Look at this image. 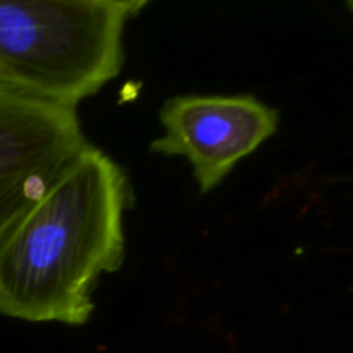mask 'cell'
<instances>
[{"instance_id":"cell-1","label":"cell","mask_w":353,"mask_h":353,"mask_svg":"<svg viewBox=\"0 0 353 353\" xmlns=\"http://www.w3.org/2000/svg\"><path fill=\"white\" fill-rule=\"evenodd\" d=\"M126 172L86 145L0 241V314L28 323L83 326L100 276L124 261Z\"/></svg>"},{"instance_id":"cell-2","label":"cell","mask_w":353,"mask_h":353,"mask_svg":"<svg viewBox=\"0 0 353 353\" xmlns=\"http://www.w3.org/2000/svg\"><path fill=\"white\" fill-rule=\"evenodd\" d=\"M126 19L109 0H0V85L78 107L123 69Z\"/></svg>"},{"instance_id":"cell-3","label":"cell","mask_w":353,"mask_h":353,"mask_svg":"<svg viewBox=\"0 0 353 353\" xmlns=\"http://www.w3.org/2000/svg\"><path fill=\"white\" fill-rule=\"evenodd\" d=\"M86 145L76 107L0 85V241Z\"/></svg>"},{"instance_id":"cell-4","label":"cell","mask_w":353,"mask_h":353,"mask_svg":"<svg viewBox=\"0 0 353 353\" xmlns=\"http://www.w3.org/2000/svg\"><path fill=\"white\" fill-rule=\"evenodd\" d=\"M161 124L164 134L150 150L188 159L200 192L209 193L274 137L279 114L254 95H179L164 102Z\"/></svg>"},{"instance_id":"cell-5","label":"cell","mask_w":353,"mask_h":353,"mask_svg":"<svg viewBox=\"0 0 353 353\" xmlns=\"http://www.w3.org/2000/svg\"><path fill=\"white\" fill-rule=\"evenodd\" d=\"M109 2L119 6L124 12L128 14V17L133 16V14H138L145 6L152 2V0H109Z\"/></svg>"},{"instance_id":"cell-6","label":"cell","mask_w":353,"mask_h":353,"mask_svg":"<svg viewBox=\"0 0 353 353\" xmlns=\"http://www.w3.org/2000/svg\"><path fill=\"white\" fill-rule=\"evenodd\" d=\"M347 2H348V6H350V9L353 10V0H347Z\"/></svg>"}]
</instances>
